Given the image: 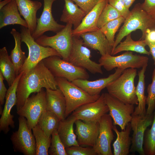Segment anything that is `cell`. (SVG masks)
<instances>
[{
  "mask_svg": "<svg viewBox=\"0 0 155 155\" xmlns=\"http://www.w3.org/2000/svg\"><path fill=\"white\" fill-rule=\"evenodd\" d=\"M22 73L17 88V111L31 93H38L44 88L56 90L58 87L55 77L42 61L28 72Z\"/></svg>",
  "mask_w": 155,
  "mask_h": 155,
  "instance_id": "1",
  "label": "cell"
},
{
  "mask_svg": "<svg viewBox=\"0 0 155 155\" xmlns=\"http://www.w3.org/2000/svg\"><path fill=\"white\" fill-rule=\"evenodd\" d=\"M130 11L129 16L125 19L116 36L112 52L122 39L132 32L140 30L142 35L140 39L144 40L147 30L155 28V19L142 8L141 3L136 4Z\"/></svg>",
  "mask_w": 155,
  "mask_h": 155,
  "instance_id": "2",
  "label": "cell"
},
{
  "mask_svg": "<svg viewBox=\"0 0 155 155\" xmlns=\"http://www.w3.org/2000/svg\"><path fill=\"white\" fill-rule=\"evenodd\" d=\"M137 75L136 69H125L106 87L108 93L126 104L137 105L134 80Z\"/></svg>",
  "mask_w": 155,
  "mask_h": 155,
  "instance_id": "3",
  "label": "cell"
},
{
  "mask_svg": "<svg viewBox=\"0 0 155 155\" xmlns=\"http://www.w3.org/2000/svg\"><path fill=\"white\" fill-rule=\"evenodd\" d=\"M57 86L63 93L66 100L65 118L79 107L94 102L100 95H91L72 82L62 78L55 77Z\"/></svg>",
  "mask_w": 155,
  "mask_h": 155,
  "instance_id": "4",
  "label": "cell"
},
{
  "mask_svg": "<svg viewBox=\"0 0 155 155\" xmlns=\"http://www.w3.org/2000/svg\"><path fill=\"white\" fill-rule=\"evenodd\" d=\"M20 32L21 41L27 46L28 54L19 73L28 72L43 59L49 57L56 55L61 57L53 49L38 44L32 36L28 28L21 26Z\"/></svg>",
  "mask_w": 155,
  "mask_h": 155,
  "instance_id": "5",
  "label": "cell"
},
{
  "mask_svg": "<svg viewBox=\"0 0 155 155\" xmlns=\"http://www.w3.org/2000/svg\"><path fill=\"white\" fill-rule=\"evenodd\" d=\"M61 58L54 55L45 58L42 61L55 77L64 78L71 82L78 79L88 80L89 75L86 69Z\"/></svg>",
  "mask_w": 155,
  "mask_h": 155,
  "instance_id": "6",
  "label": "cell"
},
{
  "mask_svg": "<svg viewBox=\"0 0 155 155\" xmlns=\"http://www.w3.org/2000/svg\"><path fill=\"white\" fill-rule=\"evenodd\" d=\"M72 26L71 24L67 23L56 35L51 36L43 35L35 41L42 46L53 49L63 59L68 61L72 44Z\"/></svg>",
  "mask_w": 155,
  "mask_h": 155,
  "instance_id": "7",
  "label": "cell"
},
{
  "mask_svg": "<svg viewBox=\"0 0 155 155\" xmlns=\"http://www.w3.org/2000/svg\"><path fill=\"white\" fill-rule=\"evenodd\" d=\"M148 60L146 56L134 54L131 51H126L117 56L110 54L102 55L98 62L105 70L110 71L116 68L124 70L142 68L148 63Z\"/></svg>",
  "mask_w": 155,
  "mask_h": 155,
  "instance_id": "8",
  "label": "cell"
},
{
  "mask_svg": "<svg viewBox=\"0 0 155 155\" xmlns=\"http://www.w3.org/2000/svg\"><path fill=\"white\" fill-rule=\"evenodd\" d=\"M80 36H73L72 46L68 61L92 74H102V66L91 59V51L84 44L83 40Z\"/></svg>",
  "mask_w": 155,
  "mask_h": 155,
  "instance_id": "9",
  "label": "cell"
},
{
  "mask_svg": "<svg viewBox=\"0 0 155 155\" xmlns=\"http://www.w3.org/2000/svg\"><path fill=\"white\" fill-rule=\"evenodd\" d=\"M34 93L26 100L17 114L25 118L29 129L32 128L38 123L41 115L46 110V92L43 88L36 94Z\"/></svg>",
  "mask_w": 155,
  "mask_h": 155,
  "instance_id": "10",
  "label": "cell"
},
{
  "mask_svg": "<svg viewBox=\"0 0 155 155\" xmlns=\"http://www.w3.org/2000/svg\"><path fill=\"white\" fill-rule=\"evenodd\" d=\"M18 121V129L13 132L10 137L14 151L25 155H36L35 139L26 118L20 116Z\"/></svg>",
  "mask_w": 155,
  "mask_h": 155,
  "instance_id": "11",
  "label": "cell"
},
{
  "mask_svg": "<svg viewBox=\"0 0 155 155\" xmlns=\"http://www.w3.org/2000/svg\"><path fill=\"white\" fill-rule=\"evenodd\" d=\"M104 98L113 125H119L122 130H125L131 120L134 105L125 103L108 93H104Z\"/></svg>",
  "mask_w": 155,
  "mask_h": 155,
  "instance_id": "12",
  "label": "cell"
},
{
  "mask_svg": "<svg viewBox=\"0 0 155 155\" xmlns=\"http://www.w3.org/2000/svg\"><path fill=\"white\" fill-rule=\"evenodd\" d=\"M130 122L133 131L131 138V145L129 152H137L140 155H145L143 148L144 134L147 127L151 125L154 118V114L145 115H132Z\"/></svg>",
  "mask_w": 155,
  "mask_h": 155,
  "instance_id": "13",
  "label": "cell"
},
{
  "mask_svg": "<svg viewBox=\"0 0 155 155\" xmlns=\"http://www.w3.org/2000/svg\"><path fill=\"white\" fill-rule=\"evenodd\" d=\"M109 111L105 101L104 93H102L96 100L79 107L72 114L76 120L86 122H98Z\"/></svg>",
  "mask_w": 155,
  "mask_h": 155,
  "instance_id": "14",
  "label": "cell"
},
{
  "mask_svg": "<svg viewBox=\"0 0 155 155\" xmlns=\"http://www.w3.org/2000/svg\"><path fill=\"white\" fill-rule=\"evenodd\" d=\"M112 119L109 114L103 115L99 123V133L96 142L93 147L97 155H113L111 144L114 136Z\"/></svg>",
  "mask_w": 155,
  "mask_h": 155,
  "instance_id": "15",
  "label": "cell"
},
{
  "mask_svg": "<svg viewBox=\"0 0 155 155\" xmlns=\"http://www.w3.org/2000/svg\"><path fill=\"white\" fill-rule=\"evenodd\" d=\"M55 0H43L44 7L41 15L37 18V26L35 30L32 35L35 40L45 32L51 31L57 33L65 26L58 24L53 18L52 13V5Z\"/></svg>",
  "mask_w": 155,
  "mask_h": 155,
  "instance_id": "16",
  "label": "cell"
},
{
  "mask_svg": "<svg viewBox=\"0 0 155 155\" xmlns=\"http://www.w3.org/2000/svg\"><path fill=\"white\" fill-rule=\"evenodd\" d=\"M22 73H19L13 84L9 86L5 96V101L4 109L0 119V130L4 133H7L9 131V126L15 127L13 116L11 113L13 107L16 105L17 102V88L19 80Z\"/></svg>",
  "mask_w": 155,
  "mask_h": 155,
  "instance_id": "17",
  "label": "cell"
},
{
  "mask_svg": "<svg viewBox=\"0 0 155 155\" xmlns=\"http://www.w3.org/2000/svg\"><path fill=\"white\" fill-rule=\"evenodd\" d=\"M75 134L79 145L94 147L96 144L99 133V125L98 122H86L76 120Z\"/></svg>",
  "mask_w": 155,
  "mask_h": 155,
  "instance_id": "18",
  "label": "cell"
},
{
  "mask_svg": "<svg viewBox=\"0 0 155 155\" xmlns=\"http://www.w3.org/2000/svg\"><path fill=\"white\" fill-rule=\"evenodd\" d=\"M124 70L117 68L114 73L106 78L92 81L78 79L72 82L91 95H100L101 91L118 78Z\"/></svg>",
  "mask_w": 155,
  "mask_h": 155,
  "instance_id": "19",
  "label": "cell"
},
{
  "mask_svg": "<svg viewBox=\"0 0 155 155\" xmlns=\"http://www.w3.org/2000/svg\"><path fill=\"white\" fill-rule=\"evenodd\" d=\"M108 3V0H99L95 6L84 18L80 25L72 30L73 36H80L83 33L99 29L97 26L98 21L102 10Z\"/></svg>",
  "mask_w": 155,
  "mask_h": 155,
  "instance_id": "20",
  "label": "cell"
},
{
  "mask_svg": "<svg viewBox=\"0 0 155 155\" xmlns=\"http://www.w3.org/2000/svg\"><path fill=\"white\" fill-rule=\"evenodd\" d=\"M80 37L85 46L98 51L101 56L111 55L113 47L100 29L83 33Z\"/></svg>",
  "mask_w": 155,
  "mask_h": 155,
  "instance_id": "21",
  "label": "cell"
},
{
  "mask_svg": "<svg viewBox=\"0 0 155 155\" xmlns=\"http://www.w3.org/2000/svg\"><path fill=\"white\" fill-rule=\"evenodd\" d=\"M20 15L26 22L28 28L32 35L37 26L36 13L42 6L40 1L32 0H15Z\"/></svg>",
  "mask_w": 155,
  "mask_h": 155,
  "instance_id": "22",
  "label": "cell"
},
{
  "mask_svg": "<svg viewBox=\"0 0 155 155\" xmlns=\"http://www.w3.org/2000/svg\"><path fill=\"white\" fill-rule=\"evenodd\" d=\"M46 110L56 115L60 120L65 119L66 108L65 97L60 89H46Z\"/></svg>",
  "mask_w": 155,
  "mask_h": 155,
  "instance_id": "23",
  "label": "cell"
},
{
  "mask_svg": "<svg viewBox=\"0 0 155 155\" xmlns=\"http://www.w3.org/2000/svg\"><path fill=\"white\" fill-rule=\"evenodd\" d=\"M14 24L28 28L26 22L21 16L15 0H12L0 9V29Z\"/></svg>",
  "mask_w": 155,
  "mask_h": 155,
  "instance_id": "24",
  "label": "cell"
},
{
  "mask_svg": "<svg viewBox=\"0 0 155 155\" xmlns=\"http://www.w3.org/2000/svg\"><path fill=\"white\" fill-rule=\"evenodd\" d=\"M76 120L71 114L60 122L57 131L66 148L72 146H80L73 128V125Z\"/></svg>",
  "mask_w": 155,
  "mask_h": 155,
  "instance_id": "25",
  "label": "cell"
},
{
  "mask_svg": "<svg viewBox=\"0 0 155 155\" xmlns=\"http://www.w3.org/2000/svg\"><path fill=\"white\" fill-rule=\"evenodd\" d=\"M65 4L60 21L67 23L71 24L73 29L77 28L80 24L87 14L72 0H64Z\"/></svg>",
  "mask_w": 155,
  "mask_h": 155,
  "instance_id": "26",
  "label": "cell"
},
{
  "mask_svg": "<svg viewBox=\"0 0 155 155\" xmlns=\"http://www.w3.org/2000/svg\"><path fill=\"white\" fill-rule=\"evenodd\" d=\"M113 129L116 133L117 137L113 144V155H128L129 153L131 144L130 134L131 128L130 123L126 126L125 129L119 131L116 125H113Z\"/></svg>",
  "mask_w": 155,
  "mask_h": 155,
  "instance_id": "27",
  "label": "cell"
},
{
  "mask_svg": "<svg viewBox=\"0 0 155 155\" xmlns=\"http://www.w3.org/2000/svg\"><path fill=\"white\" fill-rule=\"evenodd\" d=\"M10 33L13 37L15 42L14 48L10 53L9 57L15 68L16 76L23 66L27 58L25 52L22 51L21 47V37L20 33L14 28L12 29Z\"/></svg>",
  "mask_w": 155,
  "mask_h": 155,
  "instance_id": "28",
  "label": "cell"
},
{
  "mask_svg": "<svg viewBox=\"0 0 155 155\" xmlns=\"http://www.w3.org/2000/svg\"><path fill=\"white\" fill-rule=\"evenodd\" d=\"M148 66V63L145 64L138 72V81L136 87L135 92L138 104L132 114L134 115H145L146 114V108L147 96L145 95V73Z\"/></svg>",
  "mask_w": 155,
  "mask_h": 155,
  "instance_id": "29",
  "label": "cell"
},
{
  "mask_svg": "<svg viewBox=\"0 0 155 155\" xmlns=\"http://www.w3.org/2000/svg\"><path fill=\"white\" fill-rule=\"evenodd\" d=\"M147 45L144 40L135 41L131 37V33L126 36L125 40L121 42L112 51L111 55H114L123 51H131L148 55H150L145 48Z\"/></svg>",
  "mask_w": 155,
  "mask_h": 155,
  "instance_id": "30",
  "label": "cell"
},
{
  "mask_svg": "<svg viewBox=\"0 0 155 155\" xmlns=\"http://www.w3.org/2000/svg\"><path fill=\"white\" fill-rule=\"evenodd\" d=\"M0 71L8 85L10 86L15 80L16 75L14 66L5 47L0 49Z\"/></svg>",
  "mask_w": 155,
  "mask_h": 155,
  "instance_id": "31",
  "label": "cell"
},
{
  "mask_svg": "<svg viewBox=\"0 0 155 155\" xmlns=\"http://www.w3.org/2000/svg\"><path fill=\"white\" fill-rule=\"evenodd\" d=\"M60 119L55 114L46 110L40 116L37 125L48 137H51L55 129H57Z\"/></svg>",
  "mask_w": 155,
  "mask_h": 155,
  "instance_id": "32",
  "label": "cell"
},
{
  "mask_svg": "<svg viewBox=\"0 0 155 155\" xmlns=\"http://www.w3.org/2000/svg\"><path fill=\"white\" fill-rule=\"evenodd\" d=\"M32 130L36 145V155H48L51 137L47 136L37 124Z\"/></svg>",
  "mask_w": 155,
  "mask_h": 155,
  "instance_id": "33",
  "label": "cell"
},
{
  "mask_svg": "<svg viewBox=\"0 0 155 155\" xmlns=\"http://www.w3.org/2000/svg\"><path fill=\"white\" fill-rule=\"evenodd\" d=\"M154 118L150 128L145 131L143 144L145 155H155V108L154 111Z\"/></svg>",
  "mask_w": 155,
  "mask_h": 155,
  "instance_id": "34",
  "label": "cell"
},
{
  "mask_svg": "<svg viewBox=\"0 0 155 155\" xmlns=\"http://www.w3.org/2000/svg\"><path fill=\"white\" fill-rule=\"evenodd\" d=\"M125 20L123 17L121 16L108 22L100 29L112 47L115 43V34Z\"/></svg>",
  "mask_w": 155,
  "mask_h": 155,
  "instance_id": "35",
  "label": "cell"
},
{
  "mask_svg": "<svg viewBox=\"0 0 155 155\" xmlns=\"http://www.w3.org/2000/svg\"><path fill=\"white\" fill-rule=\"evenodd\" d=\"M121 16L120 13L108 3L100 16L97 22V27L100 29L108 22Z\"/></svg>",
  "mask_w": 155,
  "mask_h": 155,
  "instance_id": "36",
  "label": "cell"
},
{
  "mask_svg": "<svg viewBox=\"0 0 155 155\" xmlns=\"http://www.w3.org/2000/svg\"><path fill=\"white\" fill-rule=\"evenodd\" d=\"M48 153L50 155H67L66 148L59 137L57 129L54 130L52 134Z\"/></svg>",
  "mask_w": 155,
  "mask_h": 155,
  "instance_id": "37",
  "label": "cell"
},
{
  "mask_svg": "<svg viewBox=\"0 0 155 155\" xmlns=\"http://www.w3.org/2000/svg\"><path fill=\"white\" fill-rule=\"evenodd\" d=\"M152 83L147 87L148 94L147 96L146 104L147 105L146 113L151 114L153 113L155 108V68L153 70Z\"/></svg>",
  "mask_w": 155,
  "mask_h": 155,
  "instance_id": "38",
  "label": "cell"
},
{
  "mask_svg": "<svg viewBox=\"0 0 155 155\" xmlns=\"http://www.w3.org/2000/svg\"><path fill=\"white\" fill-rule=\"evenodd\" d=\"M67 155H97L94 149L90 147H84L72 146L66 148Z\"/></svg>",
  "mask_w": 155,
  "mask_h": 155,
  "instance_id": "39",
  "label": "cell"
},
{
  "mask_svg": "<svg viewBox=\"0 0 155 155\" xmlns=\"http://www.w3.org/2000/svg\"><path fill=\"white\" fill-rule=\"evenodd\" d=\"M108 3L117 9L125 19L129 16L131 11L126 7L123 0H108Z\"/></svg>",
  "mask_w": 155,
  "mask_h": 155,
  "instance_id": "40",
  "label": "cell"
},
{
  "mask_svg": "<svg viewBox=\"0 0 155 155\" xmlns=\"http://www.w3.org/2000/svg\"><path fill=\"white\" fill-rule=\"evenodd\" d=\"M87 14L95 6L99 0H72Z\"/></svg>",
  "mask_w": 155,
  "mask_h": 155,
  "instance_id": "41",
  "label": "cell"
},
{
  "mask_svg": "<svg viewBox=\"0 0 155 155\" xmlns=\"http://www.w3.org/2000/svg\"><path fill=\"white\" fill-rule=\"evenodd\" d=\"M141 4L142 8L155 19V0H145Z\"/></svg>",
  "mask_w": 155,
  "mask_h": 155,
  "instance_id": "42",
  "label": "cell"
},
{
  "mask_svg": "<svg viewBox=\"0 0 155 155\" xmlns=\"http://www.w3.org/2000/svg\"><path fill=\"white\" fill-rule=\"evenodd\" d=\"M4 78L0 71V107L4 103L5 99L7 90L3 82Z\"/></svg>",
  "mask_w": 155,
  "mask_h": 155,
  "instance_id": "43",
  "label": "cell"
},
{
  "mask_svg": "<svg viewBox=\"0 0 155 155\" xmlns=\"http://www.w3.org/2000/svg\"><path fill=\"white\" fill-rule=\"evenodd\" d=\"M144 40L147 45L148 44H155V28L147 30Z\"/></svg>",
  "mask_w": 155,
  "mask_h": 155,
  "instance_id": "44",
  "label": "cell"
},
{
  "mask_svg": "<svg viewBox=\"0 0 155 155\" xmlns=\"http://www.w3.org/2000/svg\"><path fill=\"white\" fill-rule=\"evenodd\" d=\"M149 47V52L152 57L154 61V64L155 65V44H147Z\"/></svg>",
  "mask_w": 155,
  "mask_h": 155,
  "instance_id": "45",
  "label": "cell"
},
{
  "mask_svg": "<svg viewBox=\"0 0 155 155\" xmlns=\"http://www.w3.org/2000/svg\"><path fill=\"white\" fill-rule=\"evenodd\" d=\"M126 7L129 9L133 3L136 0H123Z\"/></svg>",
  "mask_w": 155,
  "mask_h": 155,
  "instance_id": "46",
  "label": "cell"
},
{
  "mask_svg": "<svg viewBox=\"0 0 155 155\" xmlns=\"http://www.w3.org/2000/svg\"><path fill=\"white\" fill-rule=\"evenodd\" d=\"M12 0H4L0 2V9L5 6L7 5Z\"/></svg>",
  "mask_w": 155,
  "mask_h": 155,
  "instance_id": "47",
  "label": "cell"
},
{
  "mask_svg": "<svg viewBox=\"0 0 155 155\" xmlns=\"http://www.w3.org/2000/svg\"><path fill=\"white\" fill-rule=\"evenodd\" d=\"M2 0H0V1H1Z\"/></svg>",
  "mask_w": 155,
  "mask_h": 155,
  "instance_id": "48",
  "label": "cell"
},
{
  "mask_svg": "<svg viewBox=\"0 0 155 155\" xmlns=\"http://www.w3.org/2000/svg\"></svg>",
  "mask_w": 155,
  "mask_h": 155,
  "instance_id": "49",
  "label": "cell"
}]
</instances>
